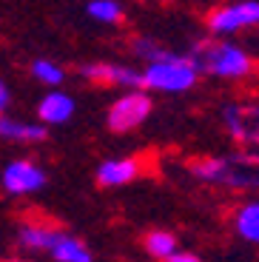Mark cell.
<instances>
[{"label": "cell", "mask_w": 259, "mask_h": 262, "mask_svg": "<svg viewBox=\"0 0 259 262\" xmlns=\"http://www.w3.org/2000/svg\"><path fill=\"white\" fill-rule=\"evenodd\" d=\"M188 57L197 63L200 72L217 74V77H245L251 72V57L242 49L222 43V40H202L191 49Z\"/></svg>", "instance_id": "obj_1"}, {"label": "cell", "mask_w": 259, "mask_h": 262, "mask_svg": "<svg viewBox=\"0 0 259 262\" xmlns=\"http://www.w3.org/2000/svg\"><path fill=\"white\" fill-rule=\"evenodd\" d=\"M197 63L191 57H177V60H160V63H148L143 72V89H157V92H185L197 83Z\"/></svg>", "instance_id": "obj_2"}, {"label": "cell", "mask_w": 259, "mask_h": 262, "mask_svg": "<svg viewBox=\"0 0 259 262\" xmlns=\"http://www.w3.org/2000/svg\"><path fill=\"white\" fill-rule=\"evenodd\" d=\"M151 97L143 92H128L125 97H120L114 105H111L109 117H105V123H109L111 131H117V134H123V131H131L137 128V125H143L145 117L151 114Z\"/></svg>", "instance_id": "obj_3"}, {"label": "cell", "mask_w": 259, "mask_h": 262, "mask_svg": "<svg viewBox=\"0 0 259 262\" xmlns=\"http://www.w3.org/2000/svg\"><path fill=\"white\" fill-rule=\"evenodd\" d=\"M259 23V0H242L231 6L214 9L208 14V29L214 34H231L236 29H248Z\"/></svg>", "instance_id": "obj_4"}, {"label": "cell", "mask_w": 259, "mask_h": 262, "mask_svg": "<svg viewBox=\"0 0 259 262\" xmlns=\"http://www.w3.org/2000/svg\"><path fill=\"white\" fill-rule=\"evenodd\" d=\"M222 117L240 143H259V105H228Z\"/></svg>", "instance_id": "obj_5"}, {"label": "cell", "mask_w": 259, "mask_h": 262, "mask_svg": "<svg viewBox=\"0 0 259 262\" xmlns=\"http://www.w3.org/2000/svg\"><path fill=\"white\" fill-rule=\"evenodd\" d=\"M46 183L43 171L37 165L26 163V160H17V163H9L3 171V188L9 194H29V191L40 188Z\"/></svg>", "instance_id": "obj_6"}, {"label": "cell", "mask_w": 259, "mask_h": 262, "mask_svg": "<svg viewBox=\"0 0 259 262\" xmlns=\"http://www.w3.org/2000/svg\"><path fill=\"white\" fill-rule=\"evenodd\" d=\"M37 112H40V120H43V123H66V120L74 114V100L63 92H52L40 100Z\"/></svg>", "instance_id": "obj_7"}, {"label": "cell", "mask_w": 259, "mask_h": 262, "mask_svg": "<svg viewBox=\"0 0 259 262\" xmlns=\"http://www.w3.org/2000/svg\"><path fill=\"white\" fill-rule=\"evenodd\" d=\"M140 174V160H109L100 165L97 177L103 185H123Z\"/></svg>", "instance_id": "obj_8"}, {"label": "cell", "mask_w": 259, "mask_h": 262, "mask_svg": "<svg viewBox=\"0 0 259 262\" xmlns=\"http://www.w3.org/2000/svg\"><path fill=\"white\" fill-rule=\"evenodd\" d=\"M233 185H259V157H240L225 165V177Z\"/></svg>", "instance_id": "obj_9"}, {"label": "cell", "mask_w": 259, "mask_h": 262, "mask_svg": "<svg viewBox=\"0 0 259 262\" xmlns=\"http://www.w3.org/2000/svg\"><path fill=\"white\" fill-rule=\"evenodd\" d=\"M0 134L6 140H20V143H40V140H46V128L29 125V123H12L6 117L0 123Z\"/></svg>", "instance_id": "obj_10"}, {"label": "cell", "mask_w": 259, "mask_h": 262, "mask_svg": "<svg viewBox=\"0 0 259 262\" xmlns=\"http://www.w3.org/2000/svg\"><path fill=\"white\" fill-rule=\"evenodd\" d=\"M134 54L140 60H148V63H160V60H177V57H180V54L168 52L165 46L154 43L151 37H137L134 40Z\"/></svg>", "instance_id": "obj_11"}, {"label": "cell", "mask_w": 259, "mask_h": 262, "mask_svg": "<svg viewBox=\"0 0 259 262\" xmlns=\"http://www.w3.org/2000/svg\"><path fill=\"white\" fill-rule=\"evenodd\" d=\"M20 239L26 245H32V248H54V245L63 239L60 234H54V231H49V228H43V225H37V228H23L20 231Z\"/></svg>", "instance_id": "obj_12"}, {"label": "cell", "mask_w": 259, "mask_h": 262, "mask_svg": "<svg viewBox=\"0 0 259 262\" xmlns=\"http://www.w3.org/2000/svg\"><path fill=\"white\" fill-rule=\"evenodd\" d=\"M54 256H57L60 262H91L89 251H85L77 239H69V236H63V239L54 245Z\"/></svg>", "instance_id": "obj_13"}, {"label": "cell", "mask_w": 259, "mask_h": 262, "mask_svg": "<svg viewBox=\"0 0 259 262\" xmlns=\"http://www.w3.org/2000/svg\"><path fill=\"white\" fill-rule=\"evenodd\" d=\"M89 14L94 20H103V23H117V20L123 17V6L117 0H91Z\"/></svg>", "instance_id": "obj_14"}, {"label": "cell", "mask_w": 259, "mask_h": 262, "mask_svg": "<svg viewBox=\"0 0 259 262\" xmlns=\"http://www.w3.org/2000/svg\"><path fill=\"white\" fill-rule=\"evenodd\" d=\"M236 225H240V234H242V236H248V239L259 243V203L245 205V208L240 211V220H236Z\"/></svg>", "instance_id": "obj_15"}, {"label": "cell", "mask_w": 259, "mask_h": 262, "mask_svg": "<svg viewBox=\"0 0 259 262\" xmlns=\"http://www.w3.org/2000/svg\"><path fill=\"white\" fill-rule=\"evenodd\" d=\"M145 248L154 256H165V259H168L177 251V239L171 234H165V231H154V234H148V239H145Z\"/></svg>", "instance_id": "obj_16"}, {"label": "cell", "mask_w": 259, "mask_h": 262, "mask_svg": "<svg viewBox=\"0 0 259 262\" xmlns=\"http://www.w3.org/2000/svg\"><path fill=\"white\" fill-rule=\"evenodd\" d=\"M32 74L40 80V83H46V85H57V83H63V69L60 66H54L52 60H34V66H32Z\"/></svg>", "instance_id": "obj_17"}, {"label": "cell", "mask_w": 259, "mask_h": 262, "mask_svg": "<svg viewBox=\"0 0 259 262\" xmlns=\"http://www.w3.org/2000/svg\"><path fill=\"white\" fill-rule=\"evenodd\" d=\"M225 165L228 160H200V163L191 165V171L202 180H222L225 177Z\"/></svg>", "instance_id": "obj_18"}, {"label": "cell", "mask_w": 259, "mask_h": 262, "mask_svg": "<svg viewBox=\"0 0 259 262\" xmlns=\"http://www.w3.org/2000/svg\"><path fill=\"white\" fill-rule=\"evenodd\" d=\"M80 74L91 83H114V66L111 63H89L80 69Z\"/></svg>", "instance_id": "obj_19"}, {"label": "cell", "mask_w": 259, "mask_h": 262, "mask_svg": "<svg viewBox=\"0 0 259 262\" xmlns=\"http://www.w3.org/2000/svg\"><path fill=\"white\" fill-rule=\"evenodd\" d=\"M9 103H12V97H9V89L6 83L0 85V108H9Z\"/></svg>", "instance_id": "obj_20"}, {"label": "cell", "mask_w": 259, "mask_h": 262, "mask_svg": "<svg viewBox=\"0 0 259 262\" xmlns=\"http://www.w3.org/2000/svg\"><path fill=\"white\" fill-rule=\"evenodd\" d=\"M168 262H200V259H197V256H191V254H171Z\"/></svg>", "instance_id": "obj_21"}]
</instances>
